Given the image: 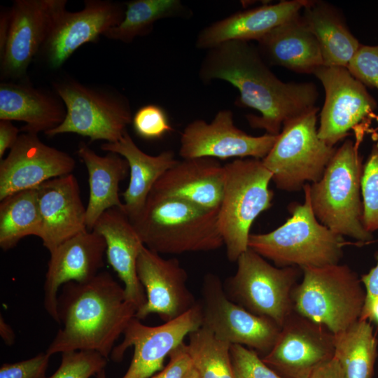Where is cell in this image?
<instances>
[{"label":"cell","mask_w":378,"mask_h":378,"mask_svg":"<svg viewBox=\"0 0 378 378\" xmlns=\"http://www.w3.org/2000/svg\"><path fill=\"white\" fill-rule=\"evenodd\" d=\"M125 5L122 20L104 34L106 38L129 43L138 36L148 34L158 20L188 18L192 15L179 0H134Z\"/></svg>","instance_id":"32"},{"label":"cell","mask_w":378,"mask_h":378,"mask_svg":"<svg viewBox=\"0 0 378 378\" xmlns=\"http://www.w3.org/2000/svg\"><path fill=\"white\" fill-rule=\"evenodd\" d=\"M188 337V352L201 378H234L230 344L218 340L202 326Z\"/></svg>","instance_id":"33"},{"label":"cell","mask_w":378,"mask_h":378,"mask_svg":"<svg viewBox=\"0 0 378 378\" xmlns=\"http://www.w3.org/2000/svg\"><path fill=\"white\" fill-rule=\"evenodd\" d=\"M132 123L135 133L148 140L159 139L173 130L166 112L156 104L141 107L133 115Z\"/></svg>","instance_id":"36"},{"label":"cell","mask_w":378,"mask_h":378,"mask_svg":"<svg viewBox=\"0 0 378 378\" xmlns=\"http://www.w3.org/2000/svg\"><path fill=\"white\" fill-rule=\"evenodd\" d=\"M300 15L319 45L323 66L347 67L361 44L341 12L329 3L308 0Z\"/></svg>","instance_id":"29"},{"label":"cell","mask_w":378,"mask_h":378,"mask_svg":"<svg viewBox=\"0 0 378 378\" xmlns=\"http://www.w3.org/2000/svg\"><path fill=\"white\" fill-rule=\"evenodd\" d=\"M97 378H107L105 372V370H102L97 374Z\"/></svg>","instance_id":"48"},{"label":"cell","mask_w":378,"mask_h":378,"mask_svg":"<svg viewBox=\"0 0 378 378\" xmlns=\"http://www.w3.org/2000/svg\"><path fill=\"white\" fill-rule=\"evenodd\" d=\"M307 184L303 188L304 202L288 206L291 216L283 225L271 232L249 236L248 248L276 267H320L339 264L343 256L344 237L316 218Z\"/></svg>","instance_id":"5"},{"label":"cell","mask_w":378,"mask_h":378,"mask_svg":"<svg viewBox=\"0 0 378 378\" xmlns=\"http://www.w3.org/2000/svg\"><path fill=\"white\" fill-rule=\"evenodd\" d=\"M302 281L292 293L300 315L338 334L360 318L366 293L360 279L346 265L301 268Z\"/></svg>","instance_id":"7"},{"label":"cell","mask_w":378,"mask_h":378,"mask_svg":"<svg viewBox=\"0 0 378 378\" xmlns=\"http://www.w3.org/2000/svg\"><path fill=\"white\" fill-rule=\"evenodd\" d=\"M314 75L325 91L318 135L323 141L335 146L372 113L377 102L346 67L322 66Z\"/></svg>","instance_id":"15"},{"label":"cell","mask_w":378,"mask_h":378,"mask_svg":"<svg viewBox=\"0 0 378 378\" xmlns=\"http://www.w3.org/2000/svg\"><path fill=\"white\" fill-rule=\"evenodd\" d=\"M335 356V335L293 311L263 362L282 378H309Z\"/></svg>","instance_id":"13"},{"label":"cell","mask_w":378,"mask_h":378,"mask_svg":"<svg viewBox=\"0 0 378 378\" xmlns=\"http://www.w3.org/2000/svg\"><path fill=\"white\" fill-rule=\"evenodd\" d=\"M76 167L69 153L42 142L38 134L22 132L0 163V200L50 179L69 175Z\"/></svg>","instance_id":"19"},{"label":"cell","mask_w":378,"mask_h":378,"mask_svg":"<svg viewBox=\"0 0 378 378\" xmlns=\"http://www.w3.org/2000/svg\"><path fill=\"white\" fill-rule=\"evenodd\" d=\"M277 136L265 133L255 136L239 129L229 109L219 111L210 123L195 120L186 126L180 139L182 159L232 158L262 160L270 152Z\"/></svg>","instance_id":"16"},{"label":"cell","mask_w":378,"mask_h":378,"mask_svg":"<svg viewBox=\"0 0 378 378\" xmlns=\"http://www.w3.org/2000/svg\"><path fill=\"white\" fill-rule=\"evenodd\" d=\"M256 47L269 66L306 74H314L323 66L319 45L300 13L270 31Z\"/></svg>","instance_id":"25"},{"label":"cell","mask_w":378,"mask_h":378,"mask_svg":"<svg viewBox=\"0 0 378 378\" xmlns=\"http://www.w3.org/2000/svg\"><path fill=\"white\" fill-rule=\"evenodd\" d=\"M63 0L57 9L52 24L39 54L48 66L56 69L81 46L97 43L100 36L122 20L125 3L109 0H87L84 8L77 12L66 9Z\"/></svg>","instance_id":"14"},{"label":"cell","mask_w":378,"mask_h":378,"mask_svg":"<svg viewBox=\"0 0 378 378\" xmlns=\"http://www.w3.org/2000/svg\"><path fill=\"white\" fill-rule=\"evenodd\" d=\"M10 8H1L0 15V51L3 50L6 41L10 27Z\"/></svg>","instance_id":"44"},{"label":"cell","mask_w":378,"mask_h":378,"mask_svg":"<svg viewBox=\"0 0 378 378\" xmlns=\"http://www.w3.org/2000/svg\"><path fill=\"white\" fill-rule=\"evenodd\" d=\"M309 378H344V375L337 360L334 357L316 369Z\"/></svg>","instance_id":"42"},{"label":"cell","mask_w":378,"mask_h":378,"mask_svg":"<svg viewBox=\"0 0 378 378\" xmlns=\"http://www.w3.org/2000/svg\"><path fill=\"white\" fill-rule=\"evenodd\" d=\"M202 318L200 302L176 318L157 326H146L134 317L125 330L122 343L111 352V358L119 362L125 351L134 347L130 367L121 378H149L162 370L164 358L202 326Z\"/></svg>","instance_id":"12"},{"label":"cell","mask_w":378,"mask_h":378,"mask_svg":"<svg viewBox=\"0 0 378 378\" xmlns=\"http://www.w3.org/2000/svg\"><path fill=\"white\" fill-rule=\"evenodd\" d=\"M106 244L94 230H86L66 240L50 253L44 283V307L58 322L57 302L59 288L70 282H85L104 266Z\"/></svg>","instance_id":"20"},{"label":"cell","mask_w":378,"mask_h":378,"mask_svg":"<svg viewBox=\"0 0 378 378\" xmlns=\"http://www.w3.org/2000/svg\"><path fill=\"white\" fill-rule=\"evenodd\" d=\"M20 130L8 120H0V159L2 160L5 152L10 149L16 143Z\"/></svg>","instance_id":"41"},{"label":"cell","mask_w":378,"mask_h":378,"mask_svg":"<svg viewBox=\"0 0 378 378\" xmlns=\"http://www.w3.org/2000/svg\"><path fill=\"white\" fill-rule=\"evenodd\" d=\"M77 153L88 174L90 196L86 206V226L88 231H92L106 211L115 207L123 209L119 185L126 177L129 165L121 155L108 152L101 156L84 142L80 143Z\"/></svg>","instance_id":"28"},{"label":"cell","mask_w":378,"mask_h":378,"mask_svg":"<svg viewBox=\"0 0 378 378\" xmlns=\"http://www.w3.org/2000/svg\"><path fill=\"white\" fill-rule=\"evenodd\" d=\"M136 273L146 297L135 314L139 320L156 314L163 321H169L197 302L187 286V272L176 258L165 259L144 246L137 259Z\"/></svg>","instance_id":"18"},{"label":"cell","mask_w":378,"mask_h":378,"mask_svg":"<svg viewBox=\"0 0 378 378\" xmlns=\"http://www.w3.org/2000/svg\"><path fill=\"white\" fill-rule=\"evenodd\" d=\"M378 340L368 320L359 319L335 335V358L344 378H372Z\"/></svg>","instance_id":"30"},{"label":"cell","mask_w":378,"mask_h":378,"mask_svg":"<svg viewBox=\"0 0 378 378\" xmlns=\"http://www.w3.org/2000/svg\"><path fill=\"white\" fill-rule=\"evenodd\" d=\"M187 378H201L195 368L191 371Z\"/></svg>","instance_id":"47"},{"label":"cell","mask_w":378,"mask_h":378,"mask_svg":"<svg viewBox=\"0 0 378 378\" xmlns=\"http://www.w3.org/2000/svg\"><path fill=\"white\" fill-rule=\"evenodd\" d=\"M169 357L167 366L152 378H187L194 368L187 344H180Z\"/></svg>","instance_id":"40"},{"label":"cell","mask_w":378,"mask_h":378,"mask_svg":"<svg viewBox=\"0 0 378 378\" xmlns=\"http://www.w3.org/2000/svg\"><path fill=\"white\" fill-rule=\"evenodd\" d=\"M346 68L365 86L378 89V45L361 44Z\"/></svg>","instance_id":"38"},{"label":"cell","mask_w":378,"mask_h":378,"mask_svg":"<svg viewBox=\"0 0 378 378\" xmlns=\"http://www.w3.org/2000/svg\"><path fill=\"white\" fill-rule=\"evenodd\" d=\"M337 148L319 181L307 183L312 210L320 223L332 232L361 242L372 239L363 225L361 180L363 165L358 146L363 130H355Z\"/></svg>","instance_id":"4"},{"label":"cell","mask_w":378,"mask_h":378,"mask_svg":"<svg viewBox=\"0 0 378 378\" xmlns=\"http://www.w3.org/2000/svg\"><path fill=\"white\" fill-rule=\"evenodd\" d=\"M66 114L58 96L24 83L0 84V120L24 122L22 132L46 133L59 125Z\"/></svg>","instance_id":"27"},{"label":"cell","mask_w":378,"mask_h":378,"mask_svg":"<svg viewBox=\"0 0 378 378\" xmlns=\"http://www.w3.org/2000/svg\"><path fill=\"white\" fill-rule=\"evenodd\" d=\"M224 181V165L216 159H183L159 178L150 192L216 210L221 203Z\"/></svg>","instance_id":"23"},{"label":"cell","mask_w":378,"mask_h":378,"mask_svg":"<svg viewBox=\"0 0 378 378\" xmlns=\"http://www.w3.org/2000/svg\"><path fill=\"white\" fill-rule=\"evenodd\" d=\"M237 265L234 274L223 284L227 298L281 327L294 311L292 293L301 269L274 266L249 248L239 257Z\"/></svg>","instance_id":"10"},{"label":"cell","mask_w":378,"mask_h":378,"mask_svg":"<svg viewBox=\"0 0 378 378\" xmlns=\"http://www.w3.org/2000/svg\"><path fill=\"white\" fill-rule=\"evenodd\" d=\"M202 326L220 340L255 351L260 357L274 346L281 326L272 319L254 314L226 295L219 277L206 274L202 288Z\"/></svg>","instance_id":"11"},{"label":"cell","mask_w":378,"mask_h":378,"mask_svg":"<svg viewBox=\"0 0 378 378\" xmlns=\"http://www.w3.org/2000/svg\"><path fill=\"white\" fill-rule=\"evenodd\" d=\"M0 335L7 345H12L15 342V332L12 328L4 321L1 314Z\"/></svg>","instance_id":"46"},{"label":"cell","mask_w":378,"mask_h":378,"mask_svg":"<svg viewBox=\"0 0 378 378\" xmlns=\"http://www.w3.org/2000/svg\"><path fill=\"white\" fill-rule=\"evenodd\" d=\"M37 190L42 221L39 238L50 253L66 240L88 230L86 207L72 174L47 181Z\"/></svg>","instance_id":"21"},{"label":"cell","mask_w":378,"mask_h":378,"mask_svg":"<svg viewBox=\"0 0 378 378\" xmlns=\"http://www.w3.org/2000/svg\"><path fill=\"white\" fill-rule=\"evenodd\" d=\"M50 356L40 353L25 360L4 363L0 368V378H48L46 372Z\"/></svg>","instance_id":"39"},{"label":"cell","mask_w":378,"mask_h":378,"mask_svg":"<svg viewBox=\"0 0 378 378\" xmlns=\"http://www.w3.org/2000/svg\"><path fill=\"white\" fill-rule=\"evenodd\" d=\"M53 88L64 102L66 114L59 125L45 133L48 136L74 133L88 137L90 142L104 140L114 143L132 122L130 103L119 92L71 79L55 82Z\"/></svg>","instance_id":"9"},{"label":"cell","mask_w":378,"mask_h":378,"mask_svg":"<svg viewBox=\"0 0 378 378\" xmlns=\"http://www.w3.org/2000/svg\"><path fill=\"white\" fill-rule=\"evenodd\" d=\"M377 260V265L360 278L366 293L365 302L378 296V255Z\"/></svg>","instance_id":"43"},{"label":"cell","mask_w":378,"mask_h":378,"mask_svg":"<svg viewBox=\"0 0 378 378\" xmlns=\"http://www.w3.org/2000/svg\"><path fill=\"white\" fill-rule=\"evenodd\" d=\"M92 230L104 237L107 260L124 284L127 300L138 310L146 301L136 273L137 259L144 244L134 225L122 209L115 207L99 217Z\"/></svg>","instance_id":"22"},{"label":"cell","mask_w":378,"mask_h":378,"mask_svg":"<svg viewBox=\"0 0 378 378\" xmlns=\"http://www.w3.org/2000/svg\"><path fill=\"white\" fill-rule=\"evenodd\" d=\"M359 319L373 321L378 325V296L365 302Z\"/></svg>","instance_id":"45"},{"label":"cell","mask_w":378,"mask_h":378,"mask_svg":"<svg viewBox=\"0 0 378 378\" xmlns=\"http://www.w3.org/2000/svg\"><path fill=\"white\" fill-rule=\"evenodd\" d=\"M218 213V209L150 192L131 222L144 246L160 255L206 252L224 245Z\"/></svg>","instance_id":"3"},{"label":"cell","mask_w":378,"mask_h":378,"mask_svg":"<svg viewBox=\"0 0 378 378\" xmlns=\"http://www.w3.org/2000/svg\"><path fill=\"white\" fill-rule=\"evenodd\" d=\"M102 150L123 157L129 165L130 181L122 192L123 211L130 220L142 211L147 198L159 178L178 161L172 150H164L157 155L142 151L126 131L116 142H106Z\"/></svg>","instance_id":"26"},{"label":"cell","mask_w":378,"mask_h":378,"mask_svg":"<svg viewBox=\"0 0 378 378\" xmlns=\"http://www.w3.org/2000/svg\"><path fill=\"white\" fill-rule=\"evenodd\" d=\"M0 247L7 251L24 237H40L42 221L37 188L13 193L0 200Z\"/></svg>","instance_id":"31"},{"label":"cell","mask_w":378,"mask_h":378,"mask_svg":"<svg viewBox=\"0 0 378 378\" xmlns=\"http://www.w3.org/2000/svg\"><path fill=\"white\" fill-rule=\"evenodd\" d=\"M106 363V358L94 351L63 352L59 367L48 378H90L104 370Z\"/></svg>","instance_id":"35"},{"label":"cell","mask_w":378,"mask_h":378,"mask_svg":"<svg viewBox=\"0 0 378 378\" xmlns=\"http://www.w3.org/2000/svg\"><path fill=\"white\" fill-rule=\"evenodd\" d=\"M308 0L281 1L237 12L202 29L195 46L209 50L230 41H260L272 29L299 14Z\"/></svg>","instance_id":"24"},{"label":"cell","mask_w":378,"mask_h":378,"mask_svg":"<svg viewBox=\"0 0 378 378\" xmlns=\"http://www.w3.org/2000/svg\"><path fill=\"white\" fill-rule=\"evenodd\" d=\"M223 197L218 225L230 262H237L248 248L251 225L272 205L270 188L272 174L262 160L237 159L224 165Z\"/></svg>","instance_id":"6"},{"label":"cell","mask_w":378,"mask_h":378,"mask_svg":"<svg viewBox=\"0 0 378 378\" xmlns=\"http://www.w3.org/2000/svg\"><path fill=\"white\" fill-rule=\"evenodd\" d=\"M199 77L204 83L222 80L237 88L239 97L236 104L260 113L246 115L250 126L275 136L286 122L316 107L318 98L313 83L279 79L257 47L246 41H227L208 50Z\"/></svg>","instance_id":"1"},{"label":"cell","mask_w":378,"mask_h":378,"mask_svg":"<svg viewBox=\"0 0 378 378\" xmlns=\"http://www.w3.org/2000/svg\"><path fill=\"white\" fill-rule=\"evenodd\" d=\"M63 0H15L10 8V27L0 51L1 76L20 79L26 76L50 31Z\"/></svg>","instance_id":"17"},{"label":"cell","mask_w":378,"mask_h":378,"mask_svg":"<svg viewBox=\"0 0 378 378\" xmlns=\"http://www.w3.org/2000/svg\"><path fill=\"white\" fill-rule=\"evenodd\" d=\"M361 193L363 225L372 233L378 230V143L374 144L363 165Z\"/></svg>","instance_id":"34"},{"label":"cell","mask_w":378,"mask_h":378,"mask_svg":"<svg viewBox=\"0 0 378 378\" xmlns=\"http://www.w3.org/2000/svg\"><path fill=\"white\" fill-rule=\"evenodd\" d=\"M318 108L286 122L262 160L276 187L288 192L321 179L337 148L323 141L316 127Z\"/></svg>","instance_id":"8"},{"label":"cell","mask_w":378,"mask_h":378,"mask_svg":"<svg viewBox=\"0 0 378 378\" xmlns=\"http://www.w3.org/2000/svg\"><path fill=\"white\" fill-rule=\"evenodd\" d=\"M57 312L62 327L47 354L94 351L108 359L137 307L127 300L124 287L110 273L101 272L88 281L64 284Z\"/></svg>","instance_id":"2"},{"label":"cell","mask_w":378,"mask_h":378,"mask_svg":"<svg viewBox=\"0 0 378 378\" xmlns=\"http://www.w3.org/2000/svg\"><path fill=\"white\" fill-rule=\"evenodd\" d=\"M230 356L234 378H282L246 346L231 344Z\"/></svg>","instance_id":"37"}]
</instances>
